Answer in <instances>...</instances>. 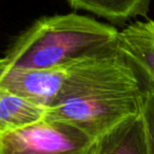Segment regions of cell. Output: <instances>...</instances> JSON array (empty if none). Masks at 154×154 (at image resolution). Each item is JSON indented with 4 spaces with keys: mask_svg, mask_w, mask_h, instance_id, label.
<instances>
[{
    "mask_svg": "<svg viewBox=\"0 0 154 154\" xmlns=\"http://www.w3.org/2000/svg\"><path fill=\"white\" fill-rule=\"evenodd\" d=\"M141 97L140 80L117 49L66 69L61 89L45 117L71 124L97 139L140 113Z\"/></svg>",
    "mask_w": 154,
    "mask_h": 154,
    "instance_id": "cell-1",
    "label": "cell"
},
{
    "mask_svg": "<svg viewBox=\"0 0 154 154\" xmlns=\"http://www.w3.org/2000/svg\"><path fill=\"white\" fill-rule=\"evenodd\" d=\"M93 154H149L141 113L122 120L99 136Z\"/></svg>",
    "mask_w": 154,
    "mask_h": 154,
    "instance_id": "cell-6",
    "label": "cell"
},
{
    "mask_svg": "<svg viewBox=\"0 0 154 154\" xmlns=\"http://www.w3.org/2000/svg\"><path fill=\"white\" fill-rule=\"evenodd\" d=\"M0 154H2V150H1V143H0Z\"/></svg>",
    "mask_w": 154,
    "mask_h": 154,
    "instance_id": "cell-10",
    "label": "cell"
},
{
    "mask_svg": "<svg viewBox=\"0 0 154 154\" xmlns=\"http://www.w3.org/2000/svg\"><path fill=\"white\" fill-rule=\"evenodd\" d=\"M74 10H84L113 23H124L149 12L151 0H68Z\"/></svg>",
    "mask_w": 154,
    "mask_h": 154,
    "instance_id": "cell-8",
    "label": "cell"
},
{
    "mask_svg": "<svg viewBox=\"0 0 154 154\" xmlns=\"http://www.w3.org/2000/svg\"><path fill=\"white\" fill-rule=\"evenodd\" d=\"M66 70H36L0 64V87L45 108L53 105Z\"/></svg>",
    "mask_w": 154,
    "mask_h": 154,
    "instance_id": "cell-4",
    "label": "cell"
},
{
    "mask_svg": "<svg viewBox=\"0 0 154 154\" xmlns=\"http://www.w3.org/2000/svg\"><path fill=\"white\" fill-rule=\"evenodd\" d=\"M119 31L75 13L42 17L21 33L0 64L36 70H66L93 56L117 50Z\"/></svg>",
    "mask_w": 154,
    "mask_h": 154,
    "instance_id": "cell-2",
    "label": "cell"
},
{
    "mask_svg": "<svg viewBox=\"0 0 154 154\" xmlns=\"http://www.w3.org/2000/svg\"><path fill=\"white\" fill-rule=\"evenodd\" d=\"M47 109L0 87V137L40 122Z\"/></svg>",
    "mask_w": 154,
    "mask_h": 154,
    "instance_id": "cell-7",
    "label": "cell"
},
{
    "mask_svg": "<svg viewBox=\"0 0 154 154\" xmlns=\"http://www.w3.org/2000/svg\"><path fill=\"white\" fill-rule=\"evenodd\" d=\"M138 79L143 86L140 113L145 122L148 153L154 154V84L141 77Z\"/></svg>",
    "mask_w": 154,
    "mask_h": 154,
    "instance_id": "cell-9",
    "label": "cell"
},
{
    "mask_svg": "<svg viewBox=\"0 0 154 154\" xmlns=\"http://www.w3.org/2000/svg\"><path fill=\"white\" fill-rule=\"evenodd\" d=\"M117 48L137 76L154 84L153 20H137L119 31Z\"/></svg>",
    "mask_w": 154,
    "mask_h": 154,
    "instance_id": "cell-5",
    "label": "cell"
},
{
    "mask_svg": "<svg viewBox=\"0 0 154 154\" xmlns=\"http://www.w3.org/2000/svg\"><path fill=\"white\" fill-rule=\"evenodd\" d=\"M95 141L77 127L49 117L0 137L2 154H93Z\"/></svg>",
    "mask_w": 154,
    "mask_h": 154,
    "instance_id": "cell-3",
    "label": "cell"
}]
</instances>
